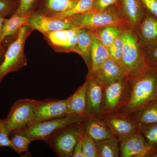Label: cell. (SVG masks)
<instances>
[{
    "label": "cell",
    "mask_w": 157,
    "mask_h": 157,
    "mask_svg": "<svg viewBox=\"0 0 157 157\" xmlns=\"http://www.w3.org/2000/svg\"><path fill=\"white\" fill-rule=\"evenodd\" d=\"M130 94L121 112L132 114L157 98V69L147 67L128 77Z\"/></svg>",
    "instance_id": "1"
},
{
    "label": "cell",
    "mask_w": 157,
    "mask_h": 157,
    "mask_svg": "<svg viewBox=\"0 0 157 157\" xmlns=\"http://www.w3.org/2000/svg\"><path fill=\"white\" fill-rule=\"evenodd\" d=\"M66 19L74 27L87 29L92 32L109 26L134 29L122 13L120 6L99 12L90 11Z\"/></svg>",
    "instance_id": "2"
},
{
    "label": "cell",
    "mask_w": 157,
    "mask_h": 157,
    "mask_svg": "<svg viewBox=\"0 0 157 157\" xmlns=\"http://www.w3.org/2000/svg\"><path fill=\"white\" fill-rule=\"evenodd\" d=\"M33 31L28 25L23 26L8 46L0 64V84L9 73L17 72L27 65L25 45L28 37Z\"/></svg>",
    "instance_id": "3"
},
{
    "label": "cell",
    "mask_w": 157,
    "mask_h": 157,
    "mask_svg": "<svg viewBox=\"0 0 157 157\" xmlns=\"http://www.w3.org/2000/svg\"><path fill=\"white\" fill-rule=\"evenodd\" d=\"M122 36L124 47L121 64L127 75L130 76L147 67L135 31L132 29L125 30Z\"/></svg>",
    "instance_id": "4"
},
{
    "label": "cell",
    "mask_w": 157,
    "mask_h": 157,
    "mask_svg": "<svg viewBox=\"0 0 157 157\" xmlns=\"http://www.w3.org/2000/svg\"><path fill=\"white\" fill-rule=\"evenodd\" d=\"M84 118L79 116L68 115L34 123L17 132L29 137L32 141L36 140L45 141L60 130L73 124L82 122Z\"/></svg>",
    "instance_id": "5"
},
{
    "label": "cell",
    "mask_w": 157,
    "mask_h": 157,
    "mask_svg": "<svg viewBox=\"0 0 157 157\" xmlns=\"http://www.w3.org/2000/svg\"><path fill=\"white\" fill-rule=\"evenodd\" d=\"M36 100L20 99L12 105L6 119L2 120L3 125L9 136L30 125L33 123Z\"/></svg>",
    "instance_id": "6"
},
{
    "label": "cell",
    "mask_w": 157,
    "mask_h": 157,
    "mask_svg": "<svg viewBox=\"0 0 157 157\" xmlns=\"http://www.w3.org/2000/svg\"><path fill=\"white\" fill-rule=\"evenodd\" d=\"M128 77L104 85L101 115L121 112L126 106L130 94Z\"/></svg>",
    "instance_id": "7"
},
{
    "label": "cell",
    "mask_w": 157,
    "mask_h": 157,
    "mask_svg": "<svg viewBox=\"0 0 157 157\" xmlns=\"http://www.w3.org/2000/svg\"><path fill=\"white\" fill-rule=\"evenodd\" d=\"M82 135V124L78 123L60 130L45 142L58 156L71 157Z\"/></svg>",
    "instance_id": "8"
},
{
    "label": "cell",
    "mask_w": 157,
    "mask_h": 157,
    "mask_svg": "<svg viewBox=\"0 0 157 157\" xmlns=\"http://www.w3.org/2000/svg\"><path fill=\"white\" fill-rule=\"evenodd\" d=\"M100 117L119 141L140 131L128 114L119 112L103 114Z\"/></svg>",
    "instance_id": "9"
},
{
    "label": "cell",
    "mask_w": 157,
    "mask_h": 157,
    "mask_svg": "<svg viewBox=\"0 0 157 157\" xmlns=\"http://www.w3.org/2000/svg\"><path fill=\"white\" fill-rule=\"evenodd\" d=\"M79 28H73L54 31L43 34L48 44L57 52L69 53L76 52Z\"/></svg>",
    "instance_id": "10"
},
{
    "label": "cell",
    "mask_w": 157,
    "mask_h": 157,
    "mask_svg": "<svg viewBox=\"0 0 157 157\" xmlns=\"http://www.w3.org/2000/svg\"><path fill=\"white\" fill-rule=\"evenodd\" d=\"M68 115L67 99H47L36 101L33 123Z\"/></svg>",
    "instance_id": "11"
},
{
    "label": "cell",
    "mask_w": 157,
    "mask_h": 157,
    "mask_svg": "<svg viewBox=\"0 0 157 157\" xmlns=\"http://www.w3.org/2000/svg\"><path fill=\"white\" fill-rule=\"evenodd\" d=\"M26 25L42 34L54 31L73 28L66 19L48 16L34 11L28 16Z\"/></svg>",
    "instance_id": "12"
},
{
    "label": "cell",
    "mask_w": 157,
    "mask_h": 157,
    "mask_svg": "<svg viewBox=\"0 0 157 157\" xmlns=\"http://www.w3.org/2000/svg\"><path fill=\"white\" fill-rule=\"evenodd\" d=\"M120 157H150L151 150L140 131L120 140Z\"/></svg>",
    "instance_id": "13"
},
{
    "label": "cell",
    "mask_w": 157,
    "mask_h": 157,
    "mask_svg": "<svg viewBox=\"0 0 157 157\" xmlns=\"http://www.w3.org/2000/svg\"><path fill=\"white\" fill-rule=\"evenodd\" d=\"M85 117L100 116L104 85L99 84L94 76L87 75Z\"/></svg>",
    "instance_id": "14"
},
{
    "label": "cell",
    "mask_w": 157,
    "mask_h": 157,
    "mask_svg": "<svg viewBox=\"0 0 157 157\" xmlns=\"http://www.w3.org/2000/svg\"><path fill=\"white\" fill-rule=\"evenodd\" d=\"M82 124L83 135H87L95 142L114 137L100 116L86 117Z\"/></svg>",
    "instance_id": "15"
},
{
    "label": "cell",
    "mask_w": 157,
    "mask_h": 157,
    "mask_svg": "<svg viewBox=\"0 0 157 157\" xmlns=\"http://www.w3.org/2000/svg\"><path fill=\"white\" fill-rule=\"evenodd\" d=\"M94 76L97 82L103 85L128 77L121 65L111 57L104 62Z\"/></svg>",
    "instance_id": "16"
},
{
    "label": "cell",
    "mask_w": 157,
    "mask_h": 157,
    "mask_svg": "<svg viewBox=\"0 0 157 157\" xmlns=\"http://www.w3.org/2000/svg\"><path fill=\"white\" fill-rule=\"evenodd\" d=\"M135 31L141 47L157 43V18L146 11Z\"/></svg>",
    "instance_id": "17"
},
{
    "label": "cell",
    "mask_w": 157,
    "mask_h": 157,
    "mask_svg": "<svg viewBox=\"0 0 157 157\" xmlns=\"http://www.w3.org/2000/svg\"><path fill=\"white\" fill-rule=\"evenodd\" d=\"M78 0H39L35 11L54 17L70 10Z\"/></svg>",
    "instance_id": "18"
},
{
    "label": "cell",
    "mask_w": 157,
    "mask_h": 157,
    "mask_svg": "<svg viewBox=\"0 0 157 157\" xmlns=\"http://www.w3.org/2000/svg\"><path fill=\"white\" fill-rule=\"evenodd\" d=\"M110 57L108 48L101 43L93 33L90 52V68L88 75L95 76L102 64Z\"/></svg>",
    "instance_id": "19"
},
{
    "label": "cell",
    "mask_w": 157,
    "mask_h": 157,
    "mask_svg": "<svg viewBox=\"0 0 157 157\" xmlns=\"http://www.w3.org/2000/svg\"><path fill=\"white\" fill-rule=\"evenodd\" d=\"M120 9L135 30L145 14L140 0H121Z\"/></svg>",
    "instance_id": "20"
},
{
    "label": "cell",
    "mask_w": 157,
    "mask_h": 157,
    "mask_svg": "<svg viewBox=\"0 0 157 157\" xmlns=\"http://www.w3.org/2000/svg\"><path fill=\"white\" fill-rule=\"evenodd\" d=\"M87 82L80 86L72 95L67 98V114L85 117Z\"/></svg>",
    "instance_id": "21"
},
{
    "label": "cell",
    "mask_w": 157,
    "mask_h": 157,
    "mask_svg": "<svg viewBox=\"0 0 157 157\" xmlns=\"http://www.w3.org/2000/svg\"><path fill=\"white\" fill-rule=\"evenodd\" d=\"M138 127L157 123V101L153 100L137 111L130 114Z\"/></svg>",
    "instance_id": "22"
},
{
    "label": "cell",
    "mask_w": 157,
    "mask_h": 157,
    "mask_svg": "<svg viewBox=\"0 0 157 157\" xmlns=\"http://www.w3.org/2000/svg\"><path fill=\"white\" fill-rule=\"evenodd\" d=\"M93 36V33L91 31L87 29L79 28L75 52L84 60L89 70L90 68V52Z\"/></svg>",
    "instance_id": "23"
},
{
    "label": "cell",
    "mask_w": 157,
    "mask_h": 157,
    "mask_svg": "<svg viewBox=\"0 0 157 157\" xmlns=\"http://www.w3.org/2000/svg\"><path fill=\"white\" fill-rule=\"evenodd\" d=\"M28 17V16H20L14 13L10 18H6L0 38V47L2 45L3 41L6 38L15 37L23 26L26 25Z\"/></svg>",
    "instance_id": "24"
},
{
    "label": "cell",
    "mask_w": 157,
    "mask_h": 157,
    "mask_svg": "<svg viewBox=\"0 0 157 157\" xmlns=\"http://www.w3.org/2000/svg\"><path fill=\"white\" fill-rule=\"evenodd\" d=\"M124 30L117 27L109 26L99 29L93 33L101 43L108 48Z\"/></svg>",
    "instance_id": "25"
},
{
    "label": "cell",
    "mask_w": 157,
    "mask_h": 157,
    "mask_svg": "<svg viewBox=\"0 0 157 157\" xmlns=\"http://www.w3.org/2000/svg\"><path fill=\"white\" fill-rule=\"evenodd\" d=\"M96 143L99 157H120L119 141L116 137Z\"/></svg>",
    "instance_id": "26"
},
{
    "label": "cell",
    "mask_w": 157,
    "mask_h": 157,
    "mask_svg": "<svg viewBox=\"0 0 157 157\" xmlns=\"http://www.w3.org/2000/svg\"><path fill=\"white\" fill-rule=\"evenodd\" d=\"M94 0H78L75 6L69 11L61 13L53 17L66 19L84 14L92 10Z\"/></svg>",
    "instance_id": "27"
},
{
    "label": "cell",
    "mask_w": 157,
    "mask_h": 157,
    "mask_svg": "<svg viewBox=\"0 0 157 157\" xmlns=\"http://www.w3.org/2000/svg\"><path fill=\"white\" fill-rule=\"evenodd\" d=\"M9 136L14 151L21 155L23 153H25L28 155V154L30 153L29 146L32 142L30 139L18 132H14Z\"/></svg>",
    "instance_id": "28"
},
{
    "label": "cell",
    "mask_w": 157,
    "mask_h": 157,
    "mask_svg": "<svg viewBox=\"0 0 157 157\" xmlns=\"http://www.w3.org/2000/svg\"><path fill=\"white\" fill-rule=\"evenodd\" d=\"M139 130L151 150V155L157 150V123L141 125Z\"/></svg>",
    "instance_id": "29"
},
{
    "label": "cell",
    "mask_w": 157,
    "mask_h": 157,
    "mask_svg": "<svg viewBox=\"0 0 157 157\" xmlns=\"http://www.w3.org/2000/svg\"><path fill=\"white\" fill-rule=\"evenodd\" d=\"M147 67L157 69V43L141 47Z\"/></svg>",
    "instance_id": "30"
},
{
    "label": "cell",
    "mask_w": 157,
    "mask_h": 157,
    "mask_svg": "<svg viewBox=\"0 0 157 157\" xmlns=\"http://www.w3.org/2000/svg\"><path fill=\"white\" fill-rule=\"evenodd\" d=\"M39 0H19V6L14 13L20 16H29L36 8Z\"/></svg>",
    "instance_id": "31"
},
{
    "label": "cell",
    "mask_w": 157,
    "mask_h": 157,
    "mask_svg": "<svg viewBox=\"0 0 157 157\" xmlns=\"http://www.w3.org/2000/svg\"><path fill=\"white\" fill-rule=\"evenodd\" d=\"M82 149L84 157H99L96 142L87 135L83 134Z\"/></svg>",
    "instance_id": "32"
},
{
    "label": "cell",
    "mask_w": 157,
    "mask_h": 157,
    "mask_svg": "<svg viewBox=\"0 0 157 157\" xmlns=\"http://www.w3.org/2000/svg\"><path fill=\"white\" fill-rule=\"evenodd\" d=\"M123 47V38L122 34L116 39L112 45L108 48L110 57L114 59L120 64L122 56Z\"/></svg>",
    "instance_id": "33"
},
{
    "label": "cell",
    "mask_w": 157,
    "mask_h": 157,
    "mask_svg": "<svg viewBox=\"0 0 157 157\" xmlns=\"http://www.w3.org/2000/svg\"><path fill=\"white\" fill-rule=\"evenodd\" d=\"M19 4V0H0V16H11L17 10Z\"/></svg>",
    "instance_id": "34"
},
{
    "label": "cell",
    "mask_w": 157,
    "mask_h": 157,
    "mask_svg": "<svg viewBox=\"0 0 157 157\" xmlns=\"http://www.w3.org/2000/svg\"><path fill=\"white\" fill-rule=\"evenodd\" d=\"M121 0H94L91 11L99 12L120 6Z\"/></svg>",
    "instance_id": "35"
},
{
    "label": "cell",
    "mask_w": 157,
    "mask_h": 157,
    "mask_svg": "<svg viewBox=\"0 0 157 157\" xmlns=\"http://www.w3.org/2000/svg\"><path fill=\"white\" fill-rule=\"evenodd\" d=\"M146 12L157 18V0H140Z\"/></svg>",
    "instance_id": "36"
},
{
    "label": "cell",
    "mask_w": 157,
    "mask_h": 157,
    "mask_svg": "<svg viewBox=\"0 0 157 157\" xmlns=\"http://www.w3.org/2000/svg\"><path fill=\"white\" fill-rule=\"evenodd\" d=\"M8 147L14 150L9 135L3 125L2 120L0 119V147Z\"/></svg>",
    "instance_id": "37"
},
{
    "label": "cell",
    "mask_w": 157,
    "mask_h": 157,
    "mask_svg": "<svg viewBox=\"0 0 157 157\" xmlns=\"http://www.w3.org/2000/svg\"><path fill=\"white\" fill-rule=\"evenodd\" d=\"M82 136L76 145L73 152V157H84L82 149Z\"/></svg>",
    "instance_id": "38"
},
{
    "label": "cell",
    "mask_w": 157,
    "mask_h": 157,
    "mask_svg": "<svg viewBox=\"0 0 157 157\" xmlns=\"http://www.w3.org/2000/svg\"><path fill=\"white\" fill-rule=\"evenodd\" d=\"M6 46L4 45H2L0 47V64L2 61L3 58H4V54L6 52Z\"/></svg>",
    "instance_id": "39"
},
{
    "label": "cell",
    "mask_w": 157,
    "mask_h": 157,
    "mask_svg": "<svg viewBox=\"0 0 157 157\" xmlns=\"http://www.w3.org/2000/svg\"><path fill=\"white\" fill-rule=\"evenodd\" d=\"M6 19V17L0 16V38L2 36L3 26H4V22H5Z\"/></svg>",
    "instance_id": "40"
},
{
    "label": "cell",
    "mask_w": 157,
    "mask_h": 157,
    "mask_svg": "<svg viewBox=\"0 0 157 157\" xmlns=\"http://www.w3.org/2000/svg\"><path fill=\"white\" fill-rule=\"evenodd\" d=\"M151 157H157V151L155 152L152 155Z\"/></svg>",
    "instance_id": "41"
},
{
    "label": "cell",
    "mask_w": 157,
    "mask_h": 157,
    "mask_svg": "<svg viewBox=\"0 0 157 157\" xmlns=\"http://www.w3.org/2000/svg\"><path fill=\"white\" fill-rule=\"evenodd\" d=\"M156 100H157V99H156Z\"/></svg>",
    "instance_id": "42"
}]
</instances>
